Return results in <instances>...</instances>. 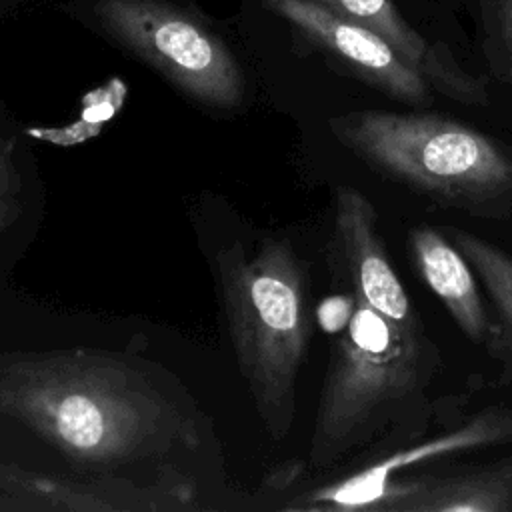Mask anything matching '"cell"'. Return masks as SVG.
<instances>
[{
	"label": "cell",
	"instance_id": "ba28073f",
	"mask_svg": "<svg viewBox=\"0 0 512 512\" xmlns=\"http://www.w3.org/2000/svg\"><path fill=\"white\" fill-rule=\"evenodd\" d=\"M334 232L352 294L404 332L420 334L424 324L402 280L390 264L378 232L372 202L352 186H340L334 196Z\"/></svg>",
	"mask_w": 512,
	"mask_h": 512
},
{
	"label": "cell",
	"instance_id": "277c9868",
	"mask_svg": "<svg viewBox=\"0 0 512 512\" xmlns=\"http://www.w3.org/2000/svg\"><path fill=\"white\" fill-rule=\"evenodd\" d=\"M220 296L236 360L268 434L284 438L296 414V382L310 320L302 264L286 240L264 238L248 256L218 254Z\"/></svg>",
	"mask_w": 512,
	"mask_h": 512
},
{
	"label": "cell",
	"instance_id": "30bf717a",
	"mask_svg": "<svg viewBox=\"0 0 512 512\" xmlns=\"http://www.w3.org/2000/svg\"><path fill=\"white\" fill-rule=\"evenodd\" d=\"M374 512H512V456L394 482Z\"/></svg>",
	"mask_w": 512,
	"mask_h": 512
},
{
	"label": "cell",
	"instance_id": "3957f363",
	"mask_svg": "<svg viewBox=\"0 0 512 512\" xmlns=\"http://www.w3.org/2000/svg\"><path fill=\"white\" fill-rule=\"evenodd\" d=\"M336 140L382 176L484 218L512 212V150L434 112L356 110L330 120Z\"/></svg>",
	"mask_w": 512,
	"mask_h": 512
},
{
	"label": "cell",
	"instance_id": "7a4b0ae2",
	"mask_svg": "<svg viewBox=\"0 0 512 512\" xmlns=\"http://www.w3.org/2000/svg\"><path fill=\"white\" fill-rule=\"evenodd\" d=\"M336 330L310 440L316 468L384 440L400 424L422 426L426 388L440 362L426 332L396 328L354 294Z\"/></svg>",
	"mask_w": 512,
	"mask_h": 512
},
{
	"label": "cell",
	"instance_id": "5bb4252c",
	"mask_svg": "<svg viewBox=\"0 0 512 512\" xmlns=\"http://www.w3.org/2000/svg\"><path fill=\"white\" fill-rule=\"evenodd\" d=\"M20 180L10 156L8 144L0 138V228L6 226L18 212Z\"/></svg>",
	"mask_w": 512,
	"mask_h": 512
},
{
	"label": "cell",
	"instance_id": "9a60e30c",
	"mask_svg": "<svg viewBox=\"0 0 512 512\" xmlns=\"http://www.w3.org/2000/svg\"><path fill=\"white\" fill-rule=\"evenodd\" d=\"M496 38L498 54L506 78L512 82V0H498L496 6Z\"/></svg>",
	"mask_w": 512,
	"mask_h": 512
},
{
	"label": "cell",
	"instance_id": "52a82bcc",
	"mask_svg": "<svg viewBox=\"0 0 512 512\" xmlns=\"http://www.w3.org/2000/svg\"><path fill=\"white\" fill-rule=\"evenodd\" d=\"M264 6L390 98L410 106L432 100L434 88L424 74L376 32L308 0H264Z\"/></svg>",
	"mask_w": 512,
	"mask_h": 512
},
{
	"label": "cell",
	"instance_id": "9c48e42d",
	"mask_svg": "<svg viewBox=\"0 0 512 512\" xmlns=\"http://www.w3.org/2000/svg\"><path fill=\"white\" fill-rule=\"evenodd\" d=\"M408 248L416 272L464 336L502 360L500 326L490 318L478 278L454 242L442 230L424 224L408 230Z\"/></svg>",
	"mask_w": 512,
	"mask_h": 512
},
{
	"label": "cell",
	"instance_id": "7c38bea8",
	"mask_svg": "<svg viewBox=\"0 0 512 512\" xmlns=\"http://www.w3.org/2000/svg\"><path fill=\"white\" fill-rule=\"evenodd\" d=\"M0 492L14 494L32 502L38 510H80V512H114V510H166L188 506L192 490L184 484L176 488H136L120 490L116 484H84L60 476L38 474L16 466L0 464Z\"/></svg>",
	"mask_w": 512,
	"mask_h": 512
},
{
	"label": "cell",
	"instance_id": "4fadbf2b",
	"mask_svg": "<svg viewBox=\"0 0 512 512\" xmlns=\"http://www.w3.org/2000/svg\"><path fill=\"white\" fill-rule=\"evenodd\" d=\"M444 234L484 286L502 334V362L512 370V256L494 242L460 228H446Z\"/></svg>",
	"mask_w": 512,
	"mask_h": 512
},
{
	"label": "cell",
	"instance_id": "6da1fadb",
	"mask_svg": "<svg viewBox=\"0 0 512 512\" xmlns=\"http://www.w3.org/2000/svg\"><path fill=\"white\" fill-rule=\"evenodd\" d=\"M0 416L82 462L112 464L172 442L198 444L194 420L140 370L86 350L28 356L0 368Z\"/></svg>",
	"mask_w": 512,
	"mask_h": 512
},
{
	"label": "cell",
	"instance_id": "8fae6325",
	"mask_svg": "<svg viewBox=\"0 0 512 512\" xmlns=\"http://www.w3.org/2000/svg\"><path fill=\"white\" fill-rule=\"evenodd\" d=\"M332 14L360 24L386 42H390L424 78L434 90L448 94L464 104L486 102L484 84L468 74L452 58L450 50L428 42L418 30H414L392 0H308Z\"/></svg>",
	"mask_w": 512,
	"mask_h": 512
},
{
	"label": "cell",
	"instance_id": "8992f818",
	"mask_svg": "<svg viewBox=\"0 0 512 512\" xmlns=\"http://www.w3.org/2000/svg\"><path fill=\"white\" fill-rule=\"evenodd\" d=\"M424 434V432H422ZM412 446H402L384 456H376L366 466L302 494L298 500L286 504L288 510H370L380 502L384 492L398 480L406 478L410 470L424 462L444 460L448 456L482 450L486 446L512 442V410L504 406H490L472 416L460 426L422 436Z\"/></svg>",
	"mask_w": 512,
	"mask_h": 512
},
{
	"label": "cell",
	"instance_id": "5b68a950",
	"mask_svg": "<svg viewBox=\"0 0 512 512\" xmlns=\"http://www.w3.org/2000/svg\"><path fill=\"white\" fill-rule=\"evenodd\" d=\"M110 36L158 70L186 96L214 108L244 98V78L226 44L182 8L162 0H98Z\"/></svg>",
	"mask_w": 512,
	"mask_h": 512
}]
</instances>
